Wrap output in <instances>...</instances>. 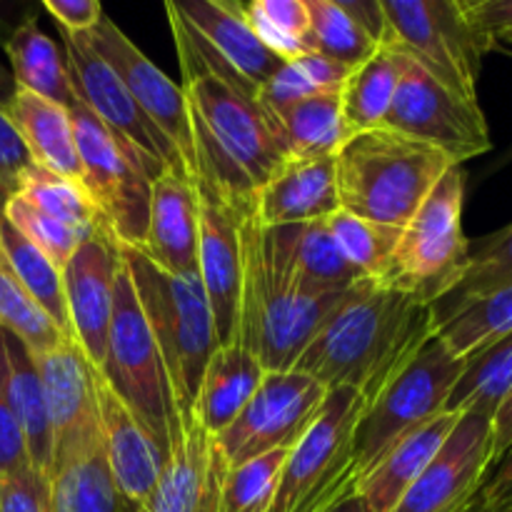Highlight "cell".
Masks as SVG:
<instances>
[{
    "instance_id": "cell-1",
    "label": "cell",
    "mask_w": 512,
    "mask_h": 512,
    "mask_svg": "<svg viewBox=\"0 0 512 512\" xmlns=\"http://www.w3.org/2000/svg\"><path fill=\"white\" fill-rule=\"evenodd\" d=\"M183 73L185 108L195 150V178L210 185L243 218L255 195L290 158L278 120L258 103L253 85L230 70L165 3Z\"/></svg>"
},
{
    "instance_id": "cell-2",
    "label": "cell",
    "mask_w": 512,
    "mask_h": 512,
    "mask_svg": "<svg viewBox=\"0 0 512 512\" xmlns=\"http://www.w3.org/2000/svg\"><path fill=\"white\" fill-rule=\"evenodd\" d=\"M433 333L430 305L388 283L363 280L330 313L293 370L328 390H355L370 403Z\"/></svg>"
},
{
    "instance_id": "cell-3",
    "label": "cell",
    "mask_w": 512,
    "mask_h": 512,
    "mask_svg": "<svg viewBox=\"0 0 512 512\" xmlns=\"http://www.w3.org/2000/svg\"><path fill=\"white\" fill-rule=\"evenodd\" d=\"M243 303L235 338L250 345L265 373L293 370L313 335L345 295H313L298 283L288 255L270 228L243 220Z\"/></svg>"
},
{
    "instance_id": "cell-4",
    "label": "cell",
    "mask_w": 512,
    "mask_h": 512,
    "mask_svg": "<svg viewBox=\"0 0 512 512\" xmlns=\"http://www.w3.org/2000/svg\"><path fill=\"white\" fill-rule=\"evenodd\" d=\"M453 165L440 150L390 128L355 133L335 155L340 210L405 228Z\"/></svg>"
},
{
    "instance_id": "cell-5",
    "label": "cell",
    "mask_w": 512,
    "mask_h": 512,
    "mask_svg": "<svg viewBox=\"0 0 512 512\" xmlns=\"http://www.w3.org/2000/svg\"><path fill=\"white\" fill-rule=\"evenodd\" d=\"M145 320L163 358L175 415L193 413L208 360L220 348L200 275H173L140 250L118 245Z\"/></svg>"
},
{
    "instance_id": "cell-6",
    "label": "cell",
    "mask_w": 512,
    "mask_h": 512,
    "mask_svg": "<svg viewBox=\"0 0 512 512\" xmlns=\"http://www.w3.org/2000/svg\"><path fill=\"white\" fill-rule=\"evenodd\" d=\"M363 410L355 390H328L315 425L288 453L268 512H328L358 493L353 443Z\"/></svg>"
},
{
    "instance_id": "cell-7",
    "label": "cell",
    "mask_w": 512,
    "mask_h": 512,
    "mask_svg": "<svg viewBox=\"0 0 512 512\" xmlns=\"http://www.w3.org/2000/svg\"><path fill=\"white\" fill-rule=\"evenodd\" d=\"M465 173L453 165L400 233L383 283L435 305L453 293L468 270L470 240L463 233Z\"/></svg>"
},
{
    "instance_id": "cell-8",
    "label": "cell",
    "mask_w": 512,
    "mask_h": 512,
    "mask_svg": "<svg viewBox=\"0 0 512 512\" xmlns=\"http://www.w3.org/2000/svg\"><path fill=\"white\" fill-rule=\"evenodd\" d=\"M463 368L465 360L455 358L433 333L423 348L380 388V393L365 403L353 443L360 480L410 430L445 413Z\"/></svg>"
},
{
    "instance_id": "cell-9",
    "label": "cell",
    "mask_w": 512,
    "mask_h": 512,
    "mask_svg": "<svg viewBox=\"0 0 512 512\" xmlns=\"http://www.w3.org/2000/svg\"><path fill=\"white\" fill-rule=\"evenodd\" d=\"M383 43L465 100H478L480 65L498 50L470 25L463 0H380Z\"/></svg>"
},
{
    "instance_id": "cell-10",
    "label": "cell",
    "mask_w": 512,
    "mask_h": 512,
    "mask_svg": "<svg viewBox=\"0 0 512 512\" xmlns=\"http://www.w3.org/2000/svg\"><path fill=\"white\" fill-rule=\"evenodd\" d=\"M100 375L108 380L120 400L138 415L155 443L168 453L170 430L178 423V415H175L163 358H160V350L150 333V325L140 308L123 258H120L118 273H115L113 318H110L108 345H105Z\"/></svg>"
},
{
    "instance_id": "cell-11",
    "label": "cell",
    "mask_w": 512,
    "mask_h": 512,
    "mask_svg": "<svg viewBox=\"0 0 512 512\" xmlns=\"http://www.w3.org/2000/svg\"><path fill=\"white\" fill-rule=\"evenodd\" d=\"M70 118L83 165L80 183L93 198L115 243L140 248L148 228L153 175L140 163L138 155L118 135L110 133L78 98L70 108Z\"/></svg>"
},
{
    "instance_id": "cell-12",
    "label": "cell",
    "mask_w": 512,
    "mask_h": 512,
    "mask_svg": "<svg viewBox=\"0 0 512 512\" xmlns=\"http://www.w3.org/2000/svg\"><path fill=\"white\" fill-rule=\"evenodd\" d=\"M328 388L298 370L265 373L238 418L213 435L220 455L235 468L273 450H293L323 410Z\"/></svg>"
},
{
    "instance_id": "cell-13",
    "label": "cell",
    "mask_w": 512,
    "mask_h": 512,
    "mask_svg": "<svg viewBox=\"0 0 512 512\" xmlns=\"http://www.w3.org/2000/svg\"><path fill=\"white\" fill-rule=\"evenodd\" d=\"M383 128L420 140L448 155L455 165L493 148L490 128L478 100H465L405 58L400 85Z\"/></svg>"
},
{
    "instance_id": "cell-14",
    "label": "cell",
    "mask_w": 512,
    "mask_h": 512,
    "mask_svg": "<svg viewBox=\"0 0 512 512\" xmlns=\"http://www.w3.org/2000/svg\"><path fill=\"white\" fill-rule=\"evenodd\" d=\"M63 55L70 80H73L75 98L138 155L153 180L168 168L188 175L175 150L145 118L118 73L90 48L83 35L63 33Z\"/></svg>"
},
{
    "instance_id": "cell-15",
    "label": "cell",
    "mask_w": 512,
    "mask_h": 512,
    "mask_svg": "<svg viewBox=\"0 0 512 512\" xmlns=\"http://www.w3.org/2000/svg\"><path fill=\"white\" fill-rule=\"evenodd\" d=\"M83 38L118 73L138 108L145 113V118L168 140L188 178L193 180V135H190L188 108H185V95L180 85H175L108 15H103V20Z\"/></svg>"
},
{
    "instance_id": "cell-16",
    "label": "cell",
    "mask_w": 512,
    "mask_h": 512,
    "mask_svg": "<svg viewBox=\"0 0 512 512\" xmlns=\"http://www.w3.org/2000/svg\"><path fill=\"white\" fill-rule=\"evenodd\" d=\"M495 465L493 420L463 413L393 512H468Z\"/></svg>"
},
{
    "instance_id": "cell-17",
    "label": "cell",
    "mask_w": 512,
    "mask_h": 512,
    "mask_svg": "<svg viewBox=\"0 0 512 512\" xmlns=\"http://www.w3.org/2000/svg\"><path fill=\"white\" fill-rule=\"evenodd\" d=\"M198 195V275L213 313L218 345L238 333L243 303V215L210 185L193 180Z\"/></svg>"
},
{
    "instance_id": "cell-18",
    "label": "cell",
    "mask_w": 512,
    "mask_h": 512,
    "mask_svg": "<svg viewBox=\"0 0 512 512\" xmlns=\"http://www.w3.org/2000/svg\"><path fill=\"white\" fill-rule=\"evenodd\" d=\"M118 265V243L108 228H103L85 240L63 268L70 340L95 370L103 368L105 360Z\"/></svg>"
},
{
    "instance_id": "cell-19",
    "label": "cell",
    "mask_w": 512,
    "mask_h": 512,
    "mask_svg": "<svg viewBox=\"0 0 512 512\" xmlns=\"http://www.w3.org/2000/svg\"><path fill=\"white\" fill-rule=\"evenodd\" d=\"M93 388L105 463L118 493L120 512H138L160 480L168 453L95 368Z\"/></svg>"
},
{
    "instance_id": "cell-20",
    "label": "cell",
    "mask_w": 512,
    "mask_h": 512,
    "mask_svg": "<svg viewBox=\"0 0 512 512\" xmlns=\"http://www.w3.org/2000/svg\"><path fill=\"white\" fill-rule=\"evenodd\" d=\"M228 463L195 410L170 430L168 460L138 512H218Z\"/></svg>"
},
{
    "instance_id": "cell-21",
    "label": "cell",
    "mask_w": 512,
    "mask_h": 512,
    "mask_svg": "<svg viewBox=\"0 0 512 512\" xmlns=\"http://www.w3.org/2000/svg\"><path fill=\"white\" fill-rule=\"evenodd\" d=\"M33 360L40 375V385H43L45 405H48L55 460V455L100 433L93 365L85 360L73 340L48 350V353H33Z\"/></svg>"
},
{
    "instance_id": "cell-22",
    "label": "cell",
    "mask_w": 512,
    "mask_h": 512,
    "mask_svg": "<svg viewBox=\"0 0 512 512\" xmlns=\"http://www.w3.org/2000/svg\"><path fill=\"white\" fill-rule=\"evenodd\" d=\"M198 195L188 175L168 168L150 185L148 228L135 250L160 270L198 275Z\"/></svg>"
},
{
    "instance_id": "cell-23",
    "label": "cell",
    "mask_w": 512,
    "mask_h": 512,
    "mask_svg": "<svg viewBox=\"0 0 512 512\" xmlns=\"http://www.w3.org/2000/svg\"><path fill=\"white\" fill-rule=\"evenodd\" d=\"M340 210L335 183V155L328 158H293L273 170L255 195L253 220L260 228L325 220Z\"/></svg>"
},
{
    "instance_id": "cell-24",
    "label": "cell",
    "mask_w": 512,
    "mask_h": 512,
    "mask_svg": "<svg viewBox=\"0 0 512 512\" xmlns=\"http://www.w3.org/2000/svg\"><path fill=\"white\" fill-rule=\"evenodd\" d=\"M170 8L178 18L255 90L283 65L278 55L270 53L243 13V3L233 0H185Z\"/></svg>"
},
{
    "instance_id": "cell-25",
    "label": "cell",
    "mask_w": 512,
    "mask_h": 512,
    "mask_svg": "<svg viewBox=\"0 0 512 512\" xmlns=\"http://www.w3.org/2000/svg\"><path fill=\"white\" fill-rule=\"evenodd\" d=\"M0 383H3L15 423L23 433L30 468L50 478L55 443L38 368H35L33 353L5 330H0Z\"/></svg>"
},
{
    "instance_id": "cell-26",
    "label": "cell",
    "mask_w": 512,
    "mask_h": 512,
    "mask_svg": "<svg viewBox=\"0 0 512 512\" xmlns=\"http://www.w3.org/2000/svg\"><path fill=\"white\" fill-rule=\"evenodd\" d=\"M313 53L358 68L383 43L385 18L380 0H305Z\"/></svg>"
},
{
    "instance_id": "cell-27",
    "label": "cell",
    "mask_w": 512,
    "mask_h": 512,
    "mask_svg": "<svg viewBox=\"0 0 512 512\" xmlns=\"http://www.w3.org/2000/svg\"><path fill=\"white\" fill-rule=\"evenodd\" d=\"M458 418L460 415L455 413H443L400 438L390 453L360 480L358 495L365 508L370 512H393L398 508L405 493L413 488L415 480L443 448Z\"/></svg>"
},
{
    "instance_id": "cell-28",
    "label": "cell",
    "mask_w": 512,
    "mask_h": 512,
    "mask_svg": "<svg viewBox=\"0 0 512 512\" xmlns=\"http://www.w3.org/2000/svg\"><path fill=\"white\" fill-rule=\"evenodd\" d=\"M265 378V368L258 355L250 350L243 338H233L220 345L208 360L203 380H200L195 415L210 435L228 428L240 410L250 403L255 390Z\"/></svg>"
},
{
    "instance_id": "cell-29",
    "label": "cell",
    "mask_w": 512,
    "mask_h": 512,
    "mask_svg": "<svg viewBox=\"0 0 512 512\" xmlns=\"http://www.w3.org/2000/svg\"><path fill=\"white\" fill-rule=\"evenodd\" d=\"M5 110L28 150L30 163L63 178H83L70 108L18 88Z\"/></svg>"
},
{
    "instance_id": "cell-30",
    "label": "cell",
    "mask_w": 512,
    "mask_h": 512,
    "mask_svg": "<svg viewBox=\"0 0 512 512\" xmlns=\"http://www.w3.org/2000/svg\"><path fill=\"white\" fill-rule=\"evenodd\" d=\"M288 255L298 283L313 295L348 293L363 283V275L350 265L328 228V218L313 223L270 228Z\"/></svg>"
},
{
    "instance_id": "cell-31",
    "label": "cell",
    "mask_w": 512,
    "mask_h": 512,
    "mask_svg": "<svg viewBox=\"0 0 512 512\" xmlns=\"http://www.w3.org/2000/svg\"><path fill=\"white\" fill-rule=\"evenodd\" d=\"M48 480L50 512H120L100 433L55 455Z\"/></svg>"
},
{
    "instance_id": "cell-32",
    "label": "cell",
    "mask_w": 512,
    "mask_h": 512,
    "mask_svg": "<svg viewBox=\"0 0 512 512\" xmlns=\"http://www.w3.org/2000/svg\"><path fill=\"white\" fill-rule=\"evenodd\" d=\"M430 310L435 338L455 358L465 360L512 333V285H503L450 308Z\"/></svg>"
},
{
    "instance_id": "cell-33",
    "label": "cell",
    "mask_w": 512,
    "mask_h": 512,
    "mask_svg": "<svg viewBox=\"0 0 512 512\" xmlns=\"http://www.w3.org/2000/svg\"><path fill=\"white\" fill-rule=\"evenodd\" d=\"M5 55L10 60L15 88L53 100L63 108H73L75 90L65 55H60L58 45L40 30L35 18H25L13 30V35L5 40Z\"/></svg>"
},
{
    "instance_id": "cell-34",
    "label": "cell",
    "mask_w": 512,
    "mask_h": 512,
    "mask_svg": "<svg viewBox=\"0 0 512 512\" xmlns=\"http://www.w3.org/2000/svg\"><path fill=\"white\" fill-rule=\"evenodd\" d=\"M403 68L405 55L390 43H380V48L350 73L343 88V115L350 135L383 128Z\"/></svg>"
},
{
    "instance_id": "cell-35",
    "label": "cell",
    "mask_w": 512,
    "mask_h": 512,
    "mask_svg": "<svg viewBox=\"0 0 512 512\" xmlns=\"http://www.w3.org/2000/svg\"><path fill=\"white\" fill-rule=\"evenodd\" d=\"M293 158H328L353 138L343 115V93H318L298 100L278 115Z\"/></svg>"
},
{
    "instance_id": "cell-36",
    "label": "cell",
    "mask_w": 512,
    "mask_h": 512,
    "mask_svg": "<svg viewBox=\"0 0 512 512\" xmlns=\"http://www.w3.org/2000/svg\"><path fill=\"white\" fill-rule=\"evenodd\" d=\"M512 393V333L498 343L465 358L463 375L450 393L445 413H480L495 420V413Z\"/></svg>"
},
{
    "instance_id": "cell-37",
    "label": "cell",
    "mask_w": 512,
    "mask_h": 512,
    "mask_svg": "<svg viewBox=\"0 0 512 512\" xmlns=\"http://www.w3.org/2000/svg\"><path fill=\"white\" fill-rule=\"evenodd\" d=\"M0 253L8 260L10 270L18 275L35 303L50 315L60 333L70 338L68 310H65V290H63V270L55 268L33 243L23 238L8 220L0 215Z\"/></svg>"
},
{
    "instance_id": "cell-38",
    "label": "cell",
    "mask_w": 512,
    "mask_h": 512,
    "mask_svg": "<svg viewBox=\"0 0 512 512\" xmlns=\"http://www.w3.org/2000/svg\"><path fill=\"white\" fill-rule=\"evenodd\" d=\"M18 195H23L28 203H33L43 213L53 215L60 223L83 230L88 235H95L105 228L93 198L80 180L63 178V175L50 173L38 165H30L20 178Z\"/></svg>"
},
{
    "instance_id": "cell-39",
    "label": "cell",
    "mask_w": 512,
    "mask_h": 512,
    "mask_svg": "<svg viewBox=\"0 0 512 512\" xmlns=\"http://www.w3.org/2000/svg\"><path fill=\"white\" fill-rule=\"evenodd\" d=\"M328 228L345 258L365 280L383 283L388 278L403 228L373 223V220L358 218L348 210H338L330 215Z\"/></svg>"
},
{
    "instance_id": "cell-40",
    "label": "cell",
    "mask_w": 512,
    "mask_h": 512,
    "mask_svg": "<svg viewBox=\"0 0 512 512\" xmlns=\"http://www.w3.org/2000/svg\"><path fill=\"white\" fill-rule=\"evenodd\" d=\"M0 330L15 335L30 353H48L68 343L50 315L35 303L18 275L10 270L8 260L0 253Z\"/></svg>"
},
{
    "instance_id": "cell-41",
    "label": "cell",
    "mask_w": 512,
    "mask_h": 512,
    "mask_svg": "<svg viewBox=\"0 0 512 512\" xmlns=\"http://www.w3.org/2000/svg\"><path fill=\"white\" fill-rule=\"evenodd\" d=\"M243 13L260 43L283 63L300 58L310 50V18L305 0H250Z\"/></svg>"
},
{
    "instance_id": "cell-42",
    "label": "cell",
    "mask_w": 512,
    "mask_h": 512,
    "mask_svg": "<svg viewBox=\"0 0 512 512\" xmlns=\"http://www.w3.org/2000/svg\"><path fill=\"white\" fill-rule=\"evenodd\" d=\"M503 285H512V223L508 228L485 235L478 243H470L468 270L463 280L453 293L430 308H450Z\"/></svg>"
},
{
    "instance_id": "cell-43",
    "label": "cell",
    "mask_w": 512,
    "mask_h": 512,
    "mask_svg": "<svg viewBox=\"0 0 512 512\" xmlns=\"http://www.w3.org/2000/svg\"><path fill=\"white\" fill-rule=\"evenodd\" d=\"M290 450H273L228 468L220 488L218 512H268Z\"/></svg>"
},
{
    "instance_id": "cell-44",
    "label": "cell",
    "mask_w": 512,
    "mask_h": 512,
    "mask_svg": "<svg viewBox=\"0 0 512 512\" xmlns=\"http://www.w3.org/2000/svg\"><path fill=\"white\" fill-rule=\"evenodd\" d=\"M3 218L23 235L28 243H33L50 263L58 270H63L68 265V260L73 258L75 250L85 243L93 235L83 233L78 228H70V225L60 223L53 215L43 213L40 208H35L33 203L23 198V195H10L8 203L3 205Z\"/></svg>"
},
{
    "instance_id": "cell-45",
    "label": "cell",
    "mask_w": 512,
    "mask_h": 512,
    "mask_svg": "<svg viewBox=\"0 0 512 512\" xmlns=\"http://www.w3.org/2000/svg\"><path fill=\"white\" fill-rule=\"evenodd\" d=\"M0 512H50V480L33 468L0 478Z\"/></svg>"
},
{
    "instance_id": "cell-46",
    "label": "cell",
    "mask_w": 512,
    "mask_h": 512,
    "mask_svg": "<svg viewBox=\"0 0 512 512\" xmlns=\"http://www.w3.org/2000/svg\"><path fill=\"white\" fill-rule=\"evenodd\" d=\"M30 165L33 163L28 158V150L10 120L8 110L0 105V215H3V205L8 203L10 195L18 193L20 178Z\"/></svg>"
},
{
    "instance_id": "cell-47",
    "label": "cell",
    "mask_w": 512,
    "mask_h": 512,
    "mask_svg": "<svg viewBox=\"0 0 512 512\" xmlns=\"http://www.w3.org/2000/svg\"><path fill=\"white\" fill-rule=\"evenodd\" d=\"M470 25L500 48V38L512 33V0H463Z\"/></svg>"
},
{
    "instance_id": "cell-48",
    "label": "cell",
    "mask_w": 512,
    "mask_h": 512,
    "mask_svg": "<svg viewBox=\"0 0 512 512\" xmlns=\"http://www.w3.org/2000/svg\"><path fill=\"white\" fill-rule=\"evenodd\" d=\"M30 468L28 450H25L23 433H20L15 415L5 398L3 383H0V478L23 473Z\"/></svg>"
},
{
    "instance_id": "cell-49",
    "label": "cell",
    "mask_w": 512,
    "mask_h": 512,
    "mask_svg": "<svg viewBox=\"0 0 512 512\" xmlns=\"http://www.w3.org/2000/svg\"><path fill=\"white\" fill-rule=\"evenodd\" d=\"M43 8L60 25V33L70 35L90 33L105 15L98 0H45Z\"/></svg>"
},
{
    "instance_id": "cell-50",
    "label": "cell",
    "mask_w": 512,
    "mask_h": 512,
    "mask_svg": "<svg viewBox=\"0 0 512 512\" xmlns=\"http://www.w3.org/2000/svg\"><path fill=\"white\" fill-rule=\"evenodd\" d=\"M508 500H512V448L493 465V468H490L488 478H485L475 503H478L480 508L490 510L508 503Z\"/></svg>"
},
{
    "instance_id": "cell-51",
    "label": "cell",
    "mask_w": 512,
    "mask_h": 512,
    "mask_svg": "<svg viewBox=\"0 0 512 512\" xmlns=\"http://www.w3.org/2000/svg\"><path fill=\"white\" fill-rule=\"evenodd\" d=\"M493 440H495V463H498V460L512 448V393L505 398V403L500 405L498 413H495Z\"/></svg>"
},
{
    "instance_id": "cell-52",
    "label": "cell",
    "mask_w": 512,
    "mask_h": 512,
    "mask_svg": "<svg viewBox=\"0 0 512 512\" xmlns=\"http://www.w3.org/2000/svg\"><path fill=\"white\" fill-rule=\"evenodd\" d=\"M15 80H13V75H10V68H5L3 63H0V105H8L10 103V98H13L15 95Z\"/></svg>"
},
{
    "instance_id": "cell-53",
    "label": "cell",
    "mask_w": 512,
    "mask_h": 512,
    "mask_svg": "<svg viewBox=\"0 0 512 512\" xmlns=\"http://www.w3.org/2000/svg\"><path fill=\"white\" fill-rule=\"evenodd\" d=\"M328 512H370V510L365 508V503L360 500V495L353 493V495H348L343 503H338L333 510H328Z\"/></svg>"
},
{
    "instance_id": "cell-54",
    "label": "cell",
    "mask_w": 512,
    "mask_h": 512,
    "mask_svg": "<svg viewBox=\"0 0 512 512\" xmlns=\"http://www.w3.org/2000/svg\"><path fill=\"white\" fill-rule=\"evenodd\" d=\"M475 500H478V498H475ZM468 512H512V500H508V503H503V505H498V508H490V510L480 508V505L475 503L473 508H470Z\"/></svg>"
},
{
    "instance_id": "cell-55",
    "label": "cell",
    "mask_w": 512,
    "mask_h": 512,
    "mask_svg": "<svg viewBox=\"0 0 512 512\" xmlns=\"http://www.w3.org/2000/svg\"><path fill=\"white\" fill-rule=\"evenodd\" d=\"M508 55H510V58H512V50H508ZM503 160H505V163H508V160H512V150H510V153H508V155H505V158H503Z\"/></svg>"
},
{
    "instance_id": "cell-56",
    "label": "cell",
    "mask_w": 512,
    "mask_h": 512,
    "mask_svg": "<svg viewBox=\"0 0 512 512\" xmlns=\"http://www.w3.org/2000/svg\"><path fill=\"white\" fill-rule=\"evenodd\" d=\"M500 43H512V33L505 35V38H500Z\"/></svg>"
},
{
    "instance_id": "cell-57",
    "label": "cell",
    "mask_w": 512,
    "mask_h": 512,
    "mask_svg": "<svg viewBox=\"0 0 512 512\" xmlns=\"http://www.w3.org/2000/svg\"><path fill=\"white\" fill-rule=\"evenodd\" d=\"M473 505H475V503H473Z\"/></svg>"
}]
</instances>
